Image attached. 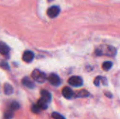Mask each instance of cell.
Returning a JSON list of instances; mask_svg holds the SVG:
<instances>
[{"label":"cell","instance_id":"1","mask_svg":"<svg viewBox=\"0 0 120 119\" xmlns=\"http://www.w3.org/2000/svg\"><path fill=\"white\" fill-rule=\"evenodd\" d=\"M95 53L98 55H108V56H114L116 54V49L111 46H101L98 47Z\"/></svg>","mask_w":120,"mask_h":119},{"label":"cell","instance_id":"2","mask_svg":"<svg viewBox=\"0 0 120 119\" xmlns=\"http://www.w3.org/2000/svg\"><path fill=\"white\" fill-rule=\"evenodd\" d=\"M32 76L35 81L39 82V83H43L46 79V74L39 69H34L32 72Z\"/></svg>","mask_w":120,"mask_h":119},{"label":"cell","instance_id":"3","mask_svg":"<svg viewBox=\"0 0 120 119\" xmlns=\"http://www.w3.org/2000/svg\"><path fill=\"white\" fill-rule=\"evenodd\" d=\"M68 83H70V85H71L72 86L79 87V86H82L83 81H82V79L81 77L77 76H72L69 79Z\"/></svg>","mask_w":120,"mask_h":119},{"label":"cell","instance_id":"4","mask_svg":"<svg viewBox=\"0 0 120 119\" xmlns=\"http://www.w3.org/2000/svg\"><path fill=\"white\" fill-rule=\"evenodd\" d=\"M60 13V8L57 6H53L49 8L47 11V15L49 18H56Z\"/></svg>","mask_w":120,"mask_h":119},{"label":"cell","instance_id":"5","mask_svg":"<svg viewBox=\"0 0 120 119\" xmlns=\"http://www.w3.org/2000/svg\"><path fill=\"white\" fill-rule=\"evenodd\" d=\"M48 81L51 85L55 86H59L60 84V79L59 78V76L55 74H50L48 77Z\"/></svg>","mask_w":120,"mask_h":119},{"label":"cell","instance_id":"6","mask_svg":"<svg viewBox=\"0 0 120 119\" xmlns=\"http://www.w3.org/2000/svg\"><path fill=\"white\" fill-rule=\"evenodd\" d=\"M62 94L66 99H71L74 96V92L69 87H65L62 90Z\"/></svg>","mask_w":120,"mask_h":119},{"label":"cell","instance_id":"7","mask_svg":"<svg viewBox=\"0 0 120 119\" xmlns=\"http://www.w3.org/2000/svg\"><path fill=\"white\" fill-rule=\"evenodd\" d=\"M34 59V53L30 50L25 51L22 55V60L26 62H30Z\"/></svg>","mask_w":120,"mask_h":119},{"label":"cell","instance_id":"8","mask_svg":"<svg viewBox=\"0 0 120 119\" xmlns=\"http://www.w3.org/2000/svg\"><path fill=\"white\" fill-rule=\"evenodd\" d=\"M41 98H43L44 100H46L48 103L51 101V95L49 91L42 90L41 91Z\"/></svg>","mask_w":120,"mask_h":119},{"label":"cell","instance_id":"9","mask_svg":"<svg viewBox=\"0 0 120 119\" xmlns=\"http://www.w3.org/2000/svg\"><path fill=\"white\" fill-rule=\"evenodd\" d=\"M8 52H9L8 46L6 43L3 42H0V53L1 55H7Z\"/></svg>","mask_w":120,"mask_h":119},{"label":"cell","instance_id":"10","mask_svg":"<svg viewBox=\"0 0 120 119\" xmlns=\"http://www.w3.org/2000/svg\"><path fill=\"white\" fill-rule=\"evenodd\" d=\"M22 84H23L25 86H26V87H27V88H33L34 87V83H33L29 78H27V77L24 78V79H22Z\"/></svg>","mask_w":120,"mask_h":119},{"label":"cell","instance_id":"11","mask_svg":"<svg viewBox=\"0 0 120 119\" xmlns=\"http://www.w3.org/2000/svg\"><path fill=\"white\" fill-rule=\"evenodd\" d=\"M37 105H38V107L41 109H43V110H45V109H46L48 108V102L41 97L38 100Z\"/></svg>","mask_w":120,"mask_h":119},{"label":"cell","instance_id":"12","mask_svg":"<svg viewBox=\"0 0 120 119\" xmlns=\"http://www.w3.org/2000/svg\"><path fill=\"white\" fill-rule=\"evenodd\" d=\"M4 93L7 95H10L13 93V88L12 86H11L8 83H6L4 85Z\"/></svg>","mask_w":120,"mask_h":119},{"label":"cell","instance_id":"13","mask_svg":"<svg viewBox=\"0 0 120 119\" xmlns=\"http://www.w3.org/2000/svg\"><path fill=\"white\" fill-rule=\"evenodd\" d=\"M112 67V63L111 62H109V61H107V62H105L103 65H102V67L103 69L105 70V71H108L111 69V67Z\"/></svg>","mask_w":120,"mask_h":119},{"label":"cell","instance_id":"14","mask_svg":"<svg viewBox=\"0 0 120 119\" xmlns=\"http://www.w3.org/2000/svg\"><path fill=\"white\" fill-rule=\"evenodd\" d=\"M19 109H20V105L17 102H13L10 105V109H11L12 111L18 110Z\"/></svg>","mask_w":120,"mask_h":119},{"label":"cell","instance_id":"15","mask_svg":"<svg viewBox=\"0 0 120 119\" xmlns=\"http://www.w3.org/2000/svg\"><path fill=\"white\" fill-rule=\"evenodd\" d=\"M13 111L11 109H8L7 112H5L4 114V119H11L13 117Z\"/></svg>","mask_w":120,"mask_h":119},{"label":"cell","instance_id":"16","mask_svg":"<svg viewBox=\"0 0 120 119\" xmlns=\"http://www.w3.org/2000/svg\"><path fill=\"white\" fill-rule=\"evenodd\" d=\"M89 95V93L86 90H82L77 93V97H86Z\"/></svg>","mask_w":120,"mask_h":119},{"label":"cell","instance_id":"17","mask_svg":"<svg viewBox=\"0 0 120 119\" xmlns=\"http://www.w3.org/2000/svg\"><path fill=\"white\" fill-rule=\"evenodd\" d=\"M31 110H32V112L33 113H34V114H38V113L40 112L41 109L38 107L37 105H32V108H31Z\"/></svg>","mask_w":120,"mask_h":119},{"label":"cell","instance_id":"18","mask_svg":"<svg viewBox=\"0 0 120 119\" xmlns=\"http://www.w3.org/2000/svg\"><path fill=\"white\" fill-rule=\"evenodd\" d=\"M52 117L54 119H65L61 114H60L57 112H53L52 114Z\"/></svg>","mask_w":120,"mask_h":119},{"label":"cell","instance_id":"19","mask_svg":"<svg viewBox=\"0 0 120 119\" xmlns=\"http://www.w3.org/2000/svg\"><path fill=\"white\" fill-rule=\"evenodd\" d=\"M103 79V77H101V76H98V77H96V79H95V80H94V84L96 85V86H99V84H100V82H101V81Z\"/></svg>","mask_w":120,"mask_h":119},{"label":"cell","instance_id":"20","mask_svg":"<svg viewBox=\"0 0 120 119\" xmlns=\"http://www.w3.org/2000/svg\"><path fill=\"white\" fill-rule=\"evenodd\" d=\"M0 66L3 68V69H8L9 67H8V65L6 62H2L0 65Z\"/></svg>","mask_w":120,"mask_h":119},{"label":"cell","instance_id":"21","mask_svg":"<svg viewBox=\"0 0 120 119\" xmlns=\"http://www.w3.org/2000/svg\"><path fill=\"white\" fill-rule=\"evenodd\" d=\"M105 95L108 96V97H112V95L109 93V94H108V93H105Z\"/></svg>","mask_w":120,"mask_h":119}]
</instances>
